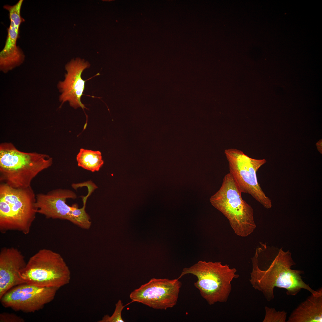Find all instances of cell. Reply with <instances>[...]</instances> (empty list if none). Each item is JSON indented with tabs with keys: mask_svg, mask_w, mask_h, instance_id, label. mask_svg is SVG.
I'll return each mask as SVG.
<instances>
[{
	"mask_svg": "<svg viewBox=\"0 0 322 322\" xmlns=\"http://www.w3.org/2000/svg\"><path fill=\"white\" fill-rule=\"evenodd\" d=\"M252 261L250 283L268 301L274 298L275 287L285 289L289 295L295 296L302 289L315 295L322 293V288L315 290L304 281L301 276L303 271L291 269L296 263L289 250L261 243Z\"/></svg>",
	"mask_w": 322,
	"mask_h": 322,
	"instance_id": "6da1fadb",
	"label": "cell"
},
{
	"mask_svg": "<svg viewBox=\"0 0 322 322\" xmlns=\"http://www.w3.org/2000/svg\"><path fill=\"white\" fill-rule=\"evenodd\" d=\"M52 163V158L47 154L22 151L11 143L0 144V181L12 187L31 186L33 179Z\"/></svg>",
	"mask_w": 322,
	"mask_h": 322,
	"instance_id": "7a4b0ae2",
	"label": "cell"
},
{
	"mask_svg": "<svg viewBox=\"0 0 322 322\" xmlns=\"http://www.w3.org/2000/svg\"><path fill=\"white\" fill-rule=\"evenodd\" d=\"M36 195L31 186L23 188L0 185V230L4 233L17 231L30 232L37 209Z\"/></svg>",
	"mask_w": 322,
	"mask_h": 322,
	"instance_id": "3957f363",
	"label": "cell"
},
{
	"mask_svg": "<svg viewBox=\"0 0 322 322\" xmlns=\"http://www.w3.org/2000/svg\"><path fill=\"white\" fill-rule=\"evenodd\" d=\"M231 174L224 176L219 190L210 199L212 205L228 219L235 233L247 237L256 227L252 207L243 199Z\"/></svg>",
	"mask_w": 322,
	"mask_h": 322,
	"instance_id": "277c9868",
	"label": "cell"
},
{
	"mask_svg": "<svg viewBox=\"0 0 322 322\" xmlns=\"http://www.w3.org/2000/svg\"><path fill=\"white\" fill-rule=\"evenodd\" d=\"M236 270L231 268L221 262L200 261L189 268L183 269L179 279L185 275L192 274L197 280L194 285L202 296L210 305L217 302H226L232 290L231 282L239 275Z\"/></svg>",
	"mask_w": 322,
	"mask_h": 322,
	"instance_id": "5b68a950",
	"label": "cell"
},
{
	"mask_svg": "<svg viewBox=\"0 0 322 322\" xmlns=\"http://www.w3.org/2000/svg\"><path fill=\"white\" fill-rule=\"evenodd\" d=\"M71 274L69 267L60 254L44 248L29 258L20 276L24 283L59 289L69 283Z\"/></svg>",
	"mask_w": 322,
	"mask_h": 322,
	"instance_id": "8992f818",
	"label": "cell"
},
{
	"mask_svg": "<svg viewBox=\"0 0 322 322\" xmlns=\"http://www.w3.org/2000/svg\"><path fill=\"white\" fill-rule=\"evenodd\" d=\"M225 154L228 162L229 173L242 193L250 194L265 208H270L271 200L262 190L256 174L259 169L266 163V160L252 158L235 148L225 149Z\"/></svg>",
	"mask_w": 322,
	"mask_h": 322,
	"instance_id": "52a82bcc",
	"label": "cell"
},
{
	"mask_svg": "<svg viewBox=\"0 0 322 322\" xmlns=\"http://www.w3.org/2000/svg\"><path fill=\"white\" fill-rule=\"evenodd\" d=\"M179 280L152 278L132 292L130 298L133 302L154 309L165 310L172 308L177 303L182 286Z\"/></svg>",
	"mask_w": 322,
	"mask_h": 322,
	"instance_id": "ba28073f",
	"label": "cell"
},
{
	"mask_svg": "<svg viewBox=\"0 0 322 322\" xmlns=\"http://www.w3.org/2000/svg\"><path fill=\"white\" fill-rule=\"evenodd\" d=\"M59 289L24 283L8 291L0 298V302L4 307L15 311L34 312L53 300Z\"/></svg>",
	"mask_w": 322,
	"mask_h": 322,
	"instance_id": "9c48e42d",
	"label": "cell"
},
{
	"mask_svg": "<svg viewBox=\"0 0 322 322\" xmlns=\"http://www.w3.org/2000/svg\"><path fill=\"white\" fill-rule=\"evenodd\" d=\"M23 1V0H20L13 5H6L3 6L9 12L10 20L5 44L0 52V70L4 73L6 74L20 66L25 60V55L23 51L16 45L20 26L25 21L21 15Z\"/></svg>",
	"mask_w": 322,
	"mask_h": 322,
	"instance_id": "30bf717a",
	"label": "cell"
},
{
	"mask_svg": "<svg viewBox=\"0 0 322 322\" xmlns=\"http://www.w3.org/2000/svg\"><path fill=\"white\" fill-rule=\"evenodd\" d=\"M89 66L87 61L78 58L72 60L66 65L67 73L65 75V79L59 81L57 85L61 93L59 97L61 106L64 102L68 101L70 106L75 109L81 107L83 110L87 109L81 101L86 81L82 79L81 76L83 70Z\"/></svg>",
	"mask_w": 322,
	"mask_h": 322,
	"instance_id": "8fae6325",
	"label": "cell"
},
{
	"mask_svg": "<svg viewBox=\"0 0 322 322\" xmlns=\"http://www.w3.org/2000/svg\"><path fill=\"white\" fill-rule=\"evenodd\" d=\"M76 197V193L72 191L65 189L38 193L36 195L37 213L47 219L66 220L74 224L72 216L73 206H69L66 201L68 199Z\"/></svg>",
	"mask_w": 322,
	"mask_h": 322,
	"instance_id": "7c38bea8",
	"label": "cell"
},
{
	"mask_svg": "<svg viewBox=\"0 0 322 322\" xmlns=\"http://www.w3.org/2000/svg\"><path fill=\"white\" fill-rule=\"evenodd\" d=\"M27 264L18 249L4 247L0 252V298L8 291L24 283L20 276Z\"/></svg>",
	"mask_w": 322,
	"mask_h": 322,
	"instance_id": "4fadbf2b",
	"label": "cell"
},
{
	"mask_svg": "<svg viewBox=\"0 0 322 322\" xmlns=\"http://www.w3.org/2000/svg\"><path fill=\"white\" fill-rule=\"evenodd\" d=\"M322 293L313 294L292 312L287 322H322Z\"/></svg>",
	"mask_w": 322,
	"mask_h": 322,
	"instance_id": "5bb4252c",
	"label": "cell"
},
{
	"mask_svg": "<svg viewBox=\"0 0 322 322\" xmlns=\"http://www.w3.org/2000/svg\"><path fill=\"white\" fill-rule=\"evenodd\" d=\"M78 166L92 172L98 171L103 161L99 151L81 148L76 157Z\"/></svg>",
	"mask_w": 322,
	"mask_h": 322,
	"instance_id": "9a60e30c",
	"label": "cell"
},
{
	"mask_svg": "<svg viewBox=\"0 0 322 322\" xmlns=\"http://www.w3.org/2000/svg\"><path fill=\"white\" fill-rule=\"evenodd\" d=\"M88 191L87 195L83 199V205L82 208H79L76 204L72 205V216L74 221V224L82 228L86 229H89L91 225L90 217L85 210L87 199L92 192L90 191Z\"/></svg>",
	"mask_w": 322,
	"mask_h": 322,
	"instance_id": "2e32d148",
	"label": "cell"
},
{
	"mask_svg": "<svg viewBox=\"0 0 322 322\" xmlns=\"http://www.w3.org/2000/svg\"><path fill=\"white\" fill-rule=\"evenodd\" d=\"M265 314L263 322H285L287 313L284 311H277L274 308L266 306Z\"/></svg>",
	"mask_w": 322,
	"mask_h": 322,
	"instance_id": "e0dca14e",
	"label": "cell"
},
{
	"mask_svg": "<svg viewBox=\"0 0 322 322\" xmlns=\"http://www.w3.org/2000/svg\"><path fill=\"white\" fill-rule=\"evenodd\" d=\"M124 307L121 301L119 300L115 304V309L112 315L110 316L106 315L98 322H124L122 317V312Z\"/></svg>",
	"mask_w": 322,
	"mask_h": 322,
	"instance_id": "ac0fdd59",
	"label": "cell"
},
{
	"mask_svg": "<svg viewBox=\"0 0 322 322\" xmlns=\"http://www.w3.org/2000/svg\"><path fill=\"white\" fill-rule=\"evenodd\" d=\"M24 320L21 317L13 314L3 312L0 314V322H24Z\"/></svg>",
	"mask_w": 322,
	"mask_h": 322,
	"instance_id": "d6986e66",
	"label": "cell"
}]
</instances>
